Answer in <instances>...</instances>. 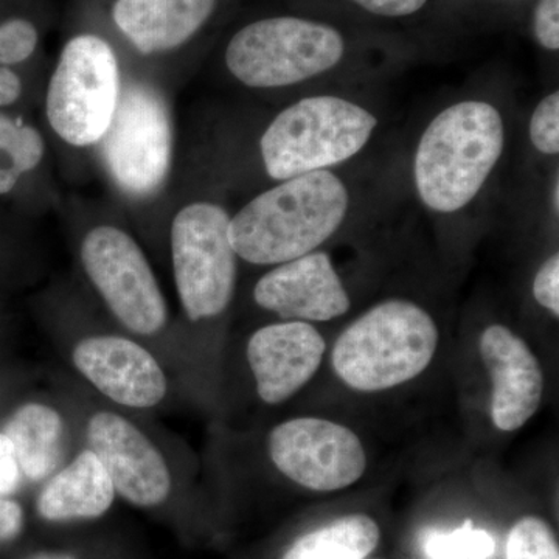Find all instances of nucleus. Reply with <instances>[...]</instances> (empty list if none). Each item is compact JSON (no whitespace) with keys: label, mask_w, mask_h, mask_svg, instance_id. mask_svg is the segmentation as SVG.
<instances>
[{"label":"nucleus","mask_w":559,"mask_h":559,"mask_svg":"<svg viewBox=\"0 0 559 559\" xmlns=\"http://www.w3.org/2000/svg\"><path fill=\"white\" fill-rule=\"evenodd\" d=\"M87 441L121 498L139 507L159 506L168 498L171 477L167 463L127 418L98 412L87 426Z\"/></svg>","instance_id":"obj_11"},{"label":"nucleus","mask_w":559,"mask_h":559,"mask_svg":"<svg viewBox=\"0 0 559 559\" xmlns=\"http://www.w3.org/2000/svg\"><path fill=\"white\" fill-rule=\"evenodd\" d=\"M507 559H559L554 530L540 518H522L507 539Z\"/></svg>","instance_id":"obj_22"},{"label":"nucleus","mask_w":559,"mask_h":559,"mask_svg":"<svg viewBox=\"0 0 559 559\" xmlns=\"http://www.w3.org/2000/svg\"><path fill=\"white\" fill-rule=\"evenodd\" d=\"M270 454L280 473L312 491H336L358 481L366 451L353 430L329 419L296 418L272 429Z\"/></svg>","instance_id":"obj_10"},{"label":"nucleus","mask_w":559,"mask_h":559,"mask_svg":"<svg viewBox=\"0 0 559 559\" xmlns=\"http://www.w3.org/2000/svg\"><path fill=\"white\" fill-rule=\"evenodd\" d=\"M44 156L43 134L11 110H0V201L16 197L22 182L38 170Z\"/></svg>","instance_id":"obj_20"},{"label":"nucleus","mask_w":559,"mask_h":559,"mask_svg":"<svg viewBox=\"0 0 559 559\" xmlns=\"http://www.w3.org/2000/svg\"><path fill=\"white\" fill-rule=\"evenodd\" d=\"M253 299L283 319L326 322L349 310V297L325 252L286 261L260 278Z\"/></svg>","instance_id":"obj_13"},{"label":"nucleus","mask_w":559,"mask_h":559,"mask_svg":"<svg viewBox=\"0 0 559 559\" xmlns=\"http://www.w3.org/2000/svg\"><path fill=\"white\" fill-rule=\"evenodd\" d=\"M230 216L213 202H191L171 224V255L183 310L191 320L215 318L229 307L237 278Z\"/></svg>","instance_id":"obj_7"},{"label":"nucleus","mask_w":559,"mask_h":559,"mask_svg":"<svg viewBox=\"0 0 559 559\" xmlns=\"http://www.w3.org/2000/svg\"><path fill=\"white\" fill-rule=\"evenodd\" d=\"M558 189H559V187H558V182H557V183H555V209H557V210H558Z\"/></svg>","instance_id":"obj_32"},{"label":"nucleus","mask_w":559,"mask_h":559,"mask_svg":"<svg viewBox=\"0 0 559 559\" xmlns=\"http://www.w3.org/2000/svg\"><path fill=\"white\" fill-rule=\"evenodd\" d=\"M530 139L540 153L555 156L559 153V94L547 95L536 106L530 120Z\"/></svg>","instance_id":"obj_24"},{"label":"nucleus","mask_w":559,"mask_h":559,"mask_svg":"<svg viewBox=\"0 0 559 559\" xmlns=\"http://www.w3.org/2000/svg\"><path fill=\"white\" fill-rule=\"evenodd\" d=\"M535 33L540 46L559 49V0H540L535 14Z\"/></svg>","instance_id":"obj_26"},{"label":"nucleus","mask_w":559,"mask_h":559,"mask_svg":"<svg viewBox=\"0 0 559 559\" xmlns=\"http://www.w3.org/2000/svg\"><path fill=\"white\" fill-rule=\"evenodd\" d=\"M428 559H489L495 555L496 543L485 530L473 527L466 521L454 532H429L423 540Z\"/></svg>","instance_id":"obj_21"},{"label":"nucleus","mask_w":559,"mask_h":559,"mask_svg":"<svg viewBox=\"0 0 559 559\" xmlns=\"http://www.w3.org/2000/svg\"><path fill=\"white\" fill-rule=\"evenodd\" d=\"M439 345L428 312L407 300L377 305L352 323L333 348V367L345 384L380 392L417 378Z\"/></svg>","instance_id":"obj_3"},{"label":"nucleus","mask_w":559,"mask_h":559,"mask_svg":"<svg viewBox=\"0 0 559 559\" xmlns=\"http://www.w3.org/2000/svg\"><path fill=\"white\" fill-rule=\"evenodd\" d=\"M21 473L43 480L60 465L64 425L57 411L44 404H25L5 426Z\"/></svg>","instance_id":"obj_18"},{"label":"nucleus","mask_w":559,"mask_h":559,"mask_svg":"<svg viewBox=\"0 0 559 559\" xmlns=\"http://www.w3.org/2000/svg\"><path fill=\"white\" fill-rule=\"evenodd\" d=\"M348 210L344 182L326 170L283 180L230 218L237 257L252 264L300 259L340 229Z\"/></svg>","instance_id":"obj_1"},{"label":"nucleus","mask_w":559,"mask_h":559,"mask_svg":"<svg viewBox=\"0 0 559 559\" xmlns=\"http://www.w3.org/2000/svg\"><path fill=\"white\" fill-rule=\"evenodd\" d=\"M380 538L370 516L348 514L301 536L282 559H367Z\"/></svg>","instance_id":"obj_19"},{"label":"nucleus","mask_w":559,"mask_h":559,"mask_svg":"<svg viewBox=\"0 0 559 559\" xmlns=\"http://www.w3.org/2000/svg\"><path fill=\"white\" fill-rule=\"evenodd\" d=\"M533 296L540 307L559 316V255L555 253L540 266L533 282Z\"/></svg>","instance_id":"obj_25"},{"label":"nucleus","mask_w":559,"mask_h":559,"mask_svg":"<svg viewBox=\"0 0 559 559\" xmlns=\"http://www.w3.org/2000/svg\"><path fill=\"white\" fill-rule=\"evenodd\" d=\"M353 2L370 13L396 17L417 13L428 0H353Z\"/></svg>","instance_id":"obj_28"},{"label":"nucleus","mask_w":559,"mask_h":559,"mask_svg":"<svg viewBox=\"0 0 559 559\" xmlns=\"http://www.w3.org/2000/svg\"><path fill=\"white\" fill-rule=\"evenodd\" d=\"M38 46V31L31 21L11 17L0 22V68L16 69L31 60Z\"/></svg>","instance_id":"obj_23"},{"label":"nucleus","mask_w":559,"mask_h":559,"mask_svg":"<svg viewBox=\"0 0 559 559\" xmlns=\"http://www.w3.org/2000/svg\"><path fill=\"white\" fill-rule=\"evenodd\" d=\"M112 481L94 452H81L43 489L38 513L47 521L91 520L112 506Z\"/></svg>","instance_id":"obj_17"},{"label":"nucleus","mask_w":559,"mask_h":559,"mask_svg":"<svg viewBox=\"0 0 559 559\" xmlns=\"http://www.w3.org/2000/svg\"><path fill=\"white\" fill-rule=\"evenodd\" d=\"M106 170L131 197L156 193L170 171L173 130L164 97L146 84L121 90L112 123L102 139Z\"/></svg>","instance_id":"obj_8"},{"label":"nucleus","mask_w":559,"mask_h":559,"mask_svg":"<svg viewBox=\"0 0 559 559\" xmlns=\"http://www.w3.org/2000/svg\"><path fill=\"white\" fill-rule=\"evenodd\" d=\"M25 559H75L70 557L68 554H58V551H39V554H33L31 557Z\"/></svg>","instance_id":"obj_31"},{"label":"nucleus","mask_w":559,"mask_h":559,"mask_svg":"<svg viewBox=\"0 0 559 559\" xmlns=\"http://www.w3.org/2000/svg\"><path fill=\"white\" fill-rule=\"evenodd\" d=\"M216 0H117L112 20L143 55L182 46L215 10Z\"/></svg>","instance_id":"obj_16"},{"label":"nucleus","mask_w":559,"mask_h":559,"mask_svg":"<svg viewBox=\"0 0 559 559\" xmlns=\"http://www.w3.org/2000/svg\"><path fill=\"white\" fill-rule=\"evenodd\" d=\"M121 94L116 53L105 39H70L47 86L46 116L51 130L79 148L97 145L108 132Z\"/></svg>","instance_id":"obj_5"},{"label":"nucleus","mask_w":559,"mask_h":559,"mask_svg":"<svg viewBox=\"0 0 559 559\" xmlns=\"http://www.w3.org/2000/svg\"><path fill=\"white\" fill-rule=\"evenodd\" d=\"M21 484V468L13 444L5 433H0V498L13 495Z\"/></svg>","instance_id":"obj_27"},{"label":"nucleus","mask_w":559,"mask_h":559,"mask_svg":"<svg viewBox=\"0 0 559 559\" xmlns=\"http://www.w3.org/2000/svg\"><path fill=\"white\" fill-rule=\"evenodd\" d=\"M24 91V81L16 69L0 68V110L16 108Z\"/></svg>","instance_id":"obj_29"},{"label":"nucleus","mask_w":559,"mask_h":559,"mask_svg":"<svg viewBox=\"0 0 559 559\" xmlns=\"http://www.w3.org/2000/svg\"><path fill=\"white\" fill-rule=\"evenodd\" d=\"M22 525H24V513L20 503L0 498V544L16 538Z\"/></svg>","instance_id":"obj_30"},{"label":"nucleus","mask_w":559,"mask_h":559,"mask_svg":"<svg viewBox=\"0 0 559 559\" xmlns=\"http://www.w3.org/2000/svg\"><path fill=\"white\" fill-rule=\"evenodd\" d=\"M503 121L489 103L460 102L426 128L415 154L419 198L433 212L468 205L484 187L503 151Z\"/></svg>","instance_id":"obj_2"},{"label":"nucleus","mask_w":559,"mask_h":559,"mask_svg":"<svg viewBox=\"0 0 559 559\" xmlns=\"http://www.w3.org/2000/svg\"><path fill=\"white\" fill-rule=\"evenodd\" d=\"M81 263L117 319L138 334L167 323V304L145 253L127 231L97 226L81 242Z\"/></svg>","instance_id":"obj_9"},{"label":"nucleus","mask_w":559,"mask_h":559,"mask_svg":"<svg viewBox=\"0 0 559 559\" xmlns=\"http://www.w3.org/2000/svg\"><path fill=\"white\" fill-rule=\"evenodd\" d=\"M326 344L304 320L274 323L252 334L248 360L257 392L267 404H280L299 392L314 377Z\"/></svg>","instance_id":"obj_14"},{"label":"nucleus","mask_w":559,"mask_h":559,"mask_svg":"<svg viewBox=\"0 0 559 559\" xmlns=\"http://www.w3.org/2000/svg\"><path fill=\"white\" fill-rule=\"evenodd\" d=\"M342 57L344 39L329 25L272 17L249 24L231 38L226 64L246 86L271 90L320 75Z\"/></svg>","instance_id":"obj_6"},{"label":"nucleus","mask_w":559,"mask_h":559,"mask_svg":"<svg viewBox=\"0 0 559 559\" xmlns=\"http://www.w3.org/2000/svg\"><path fill=\"white\" fill-rule=\"evenodd\" d=\"M80 373L121 406L146 409L167 393V378L157 360L124 337L98 336L81 341L73 349Z\"/></svg>","instance_id":"obj_12"},{"label":"nucleus","mask_w":559,"mask_h":559,"mask_svg":"<svg viewBox=\"0 0 559 559\" xmlns=\"http://www.w3.org/2000/svg\"><path fill=\"white\" fill-rule=\"evenodd\" d=\"M377 124L373 114L344 98H304L280 112L264 131V168L275 180L326 170L358 154Z\"/></svg>","instance_id":"obj_4"},{"label":"nucleus","mask_w":559,"mask_h":559,"mask_svg":"<svg viewBox=\"0 0 559 559\" xmlns=\"http://www.w3.org/2000/svg\"><path fill=\"white\" fill-rule=\"evenodd\" d=\"M480 356L492 381V423L503 432H513L538 411L544 390L539 360L524 340L503 325L481 333Z\"/></svg>","instance_id":"obj_15"}]
</instances>
